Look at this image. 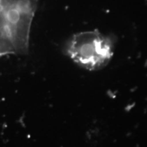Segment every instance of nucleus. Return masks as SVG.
I'll return each instance as SVG.
<instances>
[{"label":"nucleus","mask_w":147,"mask_h":147,"mask_svg":"<svg viewBox=\"0 0 147 147\" xmlns=\"http://www.w3.org/2000/svg\"><path fill=\"white\" fill-rule=\"evenodd\" d=\"M65 52L82 68L97 71L109 63L114 54V43L110 36L98 30L74 34L67 42Z\"/></svg>","instance_id":"2"},{"label":"nucleus","mask_w":147,"mask_h":147,"mask_svg":"<svg viewBox=\"0 0 147 147\" xmlns=\"http://www.w3.org/2000/svg\"><path fill=\"white\" fill-rule=\"evenodd\" d=\"M39 0H0V57L25 54Z\"/></svg>","instance_id":"1"}]
</instances>
